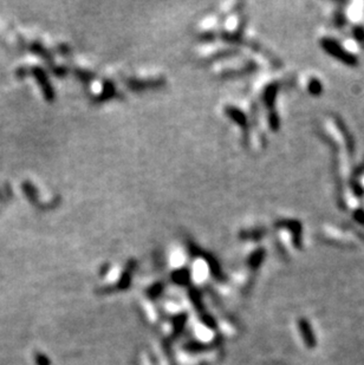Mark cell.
<instances>
[{
    "label": "cell",
    "instance_id": "2",
    "mask_svg": "<svg viewBox=\"0 0 364 365\" xmlns=\"http://www.w3.org/2000/svg\"><path fill=\"white\" fill-rule=\"evenodd\" d=\"M34 362L37 365H51L48 357L42 352H37L34 354Z\"/></svg>",
    "mask_w": 364,
    "mask_h": 365
},
{
    "label": "cell",
    "instance_id": "1",
    "mask_svg": "<svg viewBox=\"0 0 364 365\" xmlns=\"http://www.w3.org/2000/svg\"><path fill=\"white\" fill-rule=\"evenodd\" d=\"M89 94L97 102L108 100L114 97H118L122 94L120 88L117 86L116 80L114 76H95L89 82L88 86Z\"/></svg>",
    "mask_w": 364,
    "mask_h": 365
}]
</instances>
